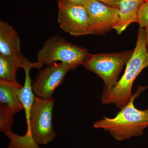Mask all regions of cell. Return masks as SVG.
<instances>
[{"mask_svg":"<svg viewBox=\"0 0 148 148\" xmlns=\"http://www.w3.org/2000/svg\"><path fill=\"white\" fill-rule=\"evenodd\" d=\"M148 87L138 86L128 103L120 109L115 116H104L94 123L93 127L108 131L117 141L142 136L148 127V108L139 110L135 107L134 101Z\"/></svg>","mask_w":148,"mask_h":148,"instance_id":"1","label":"cell"},{"mask_svg":"<svg viewBox=\"0 0 148 148\" xmlns=\"http://www.w3.org/2000/svg\"><path fill=\"white\" fill-rule=\"evenodd\" d=\"M148 67V51L146 47L145 30L140 28L136 46L126 64L124 74L110 90L103 89L101 101L103 105L114 104L120 109L128 103L132 95V85L137 77Z\"/></svg>","mask_w":148,"mask_h":148,"instance_id":"2","label":"cell"},{"mask_svg":"<svg viewBox=\"0 0 148 148\" xmlns=\"http://www.w3.org/2000/svg\"><path fill=\"white\" fill-rule=\"evenodd\" d=\"M90 53L86 49L73 44L64 38L53 36L37 53V61L43 66L60 62L70 71L83 66Z\"/></svg>","mask_w":148,"mask_h":148,"instance_id":"3","label":"cell"},{"mask_svg":"<svg viewBox=\"0 0 148 148\" xmlns=\"http://www.w3.org/2000/svg\"><path fill=\"white\" fill-rule=\"evenodd\" d=\"M133 51H125L112 53L90 54L84 64L86 70L94 73L102 79L104 90L115 86L123 66L127 64Z\"/></svg>","mask_w":148,"mask_h":148,"instance_id":"4","label":"cell"},{"mask_svg":"<svg viewBox=\"0 0 148 148\" xmlns=\"http://www.w3.org/2000/svg\"><path fill=\"white\" fill-rule=\"evenodd\" d=\"M54 104L53 98H35L31 111L30 125L26 133L32 135L38 145H47L56 136L52 124Z\"/></svg>","mask_w":148,"mask_h":148,"instance_id":"5","label":"cell"},{"mask_svg":"<svg viewBox=\"0 0 148 148\" xmlns=\"http://www.w3.org/2000/svg\"><path fill=\"white\" fill-rule=\"evenodd\" d=\"M58 21L63 31L75 36L91 34L90 18L84 6L58 1Z\"/></svg>","mask_w":148,"mask_h":148,"instance_id":"6","label":"cell"},{"mask_svg":"<svg viewBox=\"0 0 148 148\" xmlns=\"http://www.w3.org/2000/svg\"><path fill=\"white\" fill-rule=\"evenodd\" d=\"M70 71L62 63L47 65L45 69L40 70L32 83L34 93L36 96L43 99L53 98L54 91L63 83L66 74Z\"/></svg>","mask_w":148,"mask_h":148,"instance_id":"7","label":"cell"},{"mask_svg":"<svg viewBox=\"0 0 148 148\" xmlns=\"http://www.w3.org/2000/svg\"><path fill=\"white\" fill-rule=\"evenodd\" d=\"M90 18L91 34L103 35L113 29L118 18L119 10L96 0L84 5Z\"/></svg>","mask_w":148,"mask_h":148,"instance_id":"8","label":"cell"},{"mask_svg":"<svg viewBox=\"0 0 148 148\" xmlns=\"http://www.w3.org/2000/svg\"><path fill=\"white\" fill-rule=\"evenodd\" d=\"M43 66L38 61L31 62L22 55L9 56L0 54V81L11 84L18 87H22L23 86L19 84L16 80L17 70L20 68L24 69L28 67L40 70Z\"/></svg>","mask_w":148,"mask_h":148,"instance_id":"9","label":"cell"},{"mask_svg":"<svg viewBox=\"0 0 148 148\" xmlns=\"http://www.w3.org/2000/svg\"><path fill=\"white\" fill-rule=\"evenodd\" d=\"M146 0H121L118 18L113 27L121 34L130 24L137 23L139 10Z\"/></svg>","mask_w":148,"mask_h":148,"instance_id":"10","label":"cell"},{"mask_svg":"<svg viewBox=\"0 0 148 148\" xmlns=\"http://www.w3.org/2000/svg\"><path fill=\"white\" fill-rule=\"evenodd\" d=\"M0 54L9 56L22 55L18 34L12 26L2 20L0 21Z\"/></svg>","mask_w":148,"mask_h":148,"instance_id":"11","label":"cell"},{"mask_svg":"<svg viewBox=\"0 0 148 148\" xmlns=\"http://www.w3.org/2000/svg\"><path fill=\"white\" fill-rule=\"evenodd\" d=\"M21 88L0 81V109L13 116L24 110L19 98Z\"/></svg>","mask_w":148,"mask_h":148,"instance_id":"12","label":"cell"},{"mask_svg":"<svg viewBox=\"0 0 148 148\" xmlns=\"http://www.w3.org/2000/svg\"><path fill=\"white\" fill-rule=\"evenodd\" d=\"M5 134L10 140L7 148H41L35 142L32 135L27 133L23 136H20L10 130Z\"/></svg>","mask_w":148,"mask_h":148,"instance_id":"13","label":"cell"},{"mask_svg":"<svg viewBox=\"0 0 148 148\" xmlns=\"http://www.w3.org/2000/svg\"><path fill=\"white\" fill-rule=\"evenodd\" d=\"M13 115L0 109V130L3 133L11 130L14 122Z\"/></svg>","mask_w":148,"mask_h":148,"instance_id":"14","label":"cell"},{"mask_svg":"<svg viewBox=\"0 0 148 148\" xmlns=\"http://www.w3.org/2000/svg\"><path fill=\"white\" fill-rule=\"evenodd\" d=\"M137 23L140 28H145L148 25V0H146L139 10Z\"/></svg>","mask_w":148,"mask_h":148,"instance_id":"15","label":"cell"},{"mask_svg":"<svg viewBox=\"0 0 148 148\" xmlns=\"http://www.w3.org/2000/svg\"><path fill=\"white\" fill-rule=\"evenodd\" d=\"M107 5L118 8L121 0H96Z\"/></svg>","mask_w":148,"mask_h":148,"instance_id":"16","label":"cell"},{"mask_svg":"<svg viewBox=\"0 0 148 148\" xmlns=\"http://www.w3.org/2000/svg\"><path fill=\"white\" fill-rule=\"evenodd\" d=\"M89 1L90 0H57V1H64L84 5Z\"/></svg>","mask_w":148,"mask_h":148,"instance_id":"17","label":"cell"},{"mask_svg":"<svg viewBox=\"0 0 148 148\" xmlns=\"http://www.w3.org/2000/svg\"><path fill=\"white\" fill-rule=\"evenodd\" d=\"M146 34V47L148 51V25L145 28Z\"/></svg>","mask_w":148,"mask_h":148,"instance_id":"18","label":"cell"}]
</instances>
